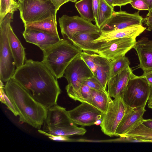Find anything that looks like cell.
I'll list each match as a JSON object with an SVG mask.
<instances>
[{
	"mask_svg": "<svg viewBox=\"0 0 152 152\" xmlns=\"http://www.w3.org/2000/svg\"><path fill=\"white\" fill-rule=\"evenodd\" d=\"M136 42V38H121L102 42L96 53L113 61L125 56Z\"/></svg>",
	"mask_w": 152,
	"mask_h": 152,
	"instance_id": "8fae6325",
	"label": "cell"
},
{
	"mask_svg": "<svg viewBox=\"0 0 152 152\" xmlns=\"http://www.w3.org/2000/svg\"><path fill=\"white\" fill-rule=\"evenodd\" d=\"M148 107L152 109V102L148 103Z\"/></svg>",
	"mask_w": 152,
	"mask_h": 152,
	"instance_id": "7bdbcfd3",
	"label": "cell"
},
{
	"mask_svg": "<svg viewBox=\"0 0 152 152\" xmlns=\"http://www.w3.org/2000/svg\"><path fill=\"white\" fill-rule=\"evenodd\" d=\"M130 64L128 58L125 56L111 61L108 80L129 66Z\"/></svg>",
	"mask_w": 152,
	"mask_h": 152,
	"instance_id": "4316f807",
	"label": "cell"
},
{
	"mask_svg": "<svg viewBox=\"0 0 152 152\" xmlns=\"http://www.w3.org/2000/svg\"><path fill=\"white\" fill-rule=\"evenodd\" d=\"M23 35L26 42L38 46L43 51L58 43L60 37L36 31L25 29Z\"/></svg>",
	"mask_w": 152,
	"mask_h": 152,
	"instance_id": "e0dca14e",
	"label": "cell"
},
{
	"mask_svg": "<svg viewBox=\"0 0 152 152\" xmlns=\"http://www.w3.org/2000/svg\"><path fill=\"white\" fill-rule=\"evenodd\" d=\"M4 88L18 113L19 121L40 129L48 109L35 100L12 77L6 82Z\"/></svg>",
	"mask_w": 152,
	"mask_h": 152,
	"instance_id": "7a4b0ae2",
	"label": "cell"
},
{
	"mask_svg": "<svg viewBox=\"0 0 152 152\" xmlns=\"http://www.w3.org/2000/svg\"><path fill=\"white\" fill-rule=\"evenodd\" d=\"M133 48L137 53L139 68L143 73L152 71V40L142 37L136 42Z\"/></svg>",
	"mask_w": 152,
	"mask_h": 152,
	"instance_id": "2e32d148",
	"label": "cell"
},
{
	"mask_svg": "<svg viewBox=\"0 0 152 152\" xmlns=\"http://www.w3.org/2000/svg\"><path fill=\"white\" fill-rule=\"evenodd\" d=\"M152 87L142 75L134 74L129 80L122 98L127 106L133 108L146 105Z\"/></svg>",
	"mask_w": 152,
	"mask_h": 152,
	"instance_id": "52a82bcc",
	"label": "cell"
},
{
	"mask_svg": "<svg viewBox=\"0 0 152 152\" xmlns=\"http://www.w3.org/2000/svg\"><path fill=\"white\" fill-rule=\"evenodd\" d=\"M58 22L63 38L68 39L77 32H101L100 29L91 21L77 15H63L59 18Z\"/></svg>",
	"mask_w": 152,
	"mask_h": 152,
	"instance_id": "30bf717a",
	"label": "cell"
},
{
	"mask_svg": "<svg viewBox=\"0 0 152 152\" xmlns=\"http://www.w3.org/2000/svg\"><path fill=\"white\" fill-rule=\"evenodd\" d=\"M75 6L81 17L91 21H95L92 0H80L75 3Z\"/></svg>",
	"mask_w": 152,
	"mask_h": 152,
	"instance_id": "484cf974",
	"label": "cell"
},
{
	"mask_svg": "<svg viewBox=\"0 0 152 152\" xmlns=\"http://www.w3.org/2000/svg\"><path fill=\"white\" fill-rule=\"evenodd\" d=\"M143 22L148 26L147 30H152V11L148 12L146 17L143 18Z\"/></svg>",
	"mask_w": 152,
	"mask_h": 152,
	"instance_id": "836d02e7",
	"label": "cell"
},
{
	"mask_svg": "<svg viewBox=\"0 0 152 152\" xmlns=\"http://www.w3.org/2000/svg\"><path fill=\"white\" fill-rule=\"evenodd\" d=\"M142 76L145 78L149 85L152 87V71L143 73Z\"/></svg>",
	"mask_w": 152,
	"mask_h": 152,
	"instance_id": "74e56055",
	"label": "cell"
},
{
	"mask_svg": "<svg viewBox=\"0 0 152 152\" xmlns=\"http://www.w3.org/2000/svg\"><path fill=\"white\" fill-rule=\"evenodd\" d=\"M96 66L94 76L106 89L110 73V61L96 53H94Z\"/></svg>",
	"mask_w": 152,
	"mask_h": 152,
	"instance_id": "7402d4cb",
	"label": "cell"
},
{
	"mask_svg": "<svg viewBox=\"0 0 152 152\" xmlns=\"http://www.w3.org/2000/svg\"><path fill=\"white\" fill-rule=\"evenodd\" d=\"M8 36L14 62L17 69L23 65L25 63V48L14 33L11 25L8 29Z\"/></svg>",
	"mask_w": 152,
	"mask_h": 152,
	"instance_id": "44dd1931",
	"label": "cell"
},
{
	"mask_svg": "<svg viewBox=\"0 0 152 152\" xmlns=\"http://www.w3.org/2000/svg\"><path fill=\"white\" fill-rule=\"evenodd\" d=\"M148 102V103L152 102V87L150 96Z\"/></svg>",
	"mask_w": 152,
	"mask_h": 152,
	"instance_id": "b9f144b4",
	"label": "cell"
},
{
	"mask_svg": "<svg viewBox=\"0 0 152 152\" xmlns=\"http://www.w3.org/2000/svg\"><path fill=\"white\" fill-rule=\"evenodd\" d=\"M131 0H113V6H118L121 7L130 4Z\"/></svg>",
	"mask_w": 152,
	"mask_h": 152,
	"instance_id": "8d00e7d4",
	"label": "cell"
},
{
	"mask_svg": "<svg viewBox=\"0 0 152 152\" xmlns=\"http://www.w3.org/2000/svg\"><path fill=\"white\" fill-rule=\"evenodd\" d=\"M68 112L72 122L82 126L100 124L103 115L96 108L86 102H82Z\"/></svg>",
	"mask_w": 152,
	"mask_h": 152,
	"instance_id": "7c38bea8",
	"label": "cell"
},
{
	"mask_svg": "<svg viewBox=\"0 0 152 152\" xmlns=\"http://www.w3.org/2000/svg\"><path fill=\"white\" fill-rule=\"evenodd\" d=\"M42 52V61L58 79L64 76L66 67L82 51L70 40L63 38Z\"/></svg>",
	"mask_w": 152,
	"mask_h": 152,
	"instance_id": "277c9868",
	"label": "cell"
},
{
	"mask_svg": "<svg viewBox=\"0 0 152 152\" xmlns=\"http://www.w3.org/2000/svg\"><path fill=\"white\" fill-rule=\"evenodd\" d=\"M143 18L139 10L133 13L121 10L114 11L112 17L101 29L108 31L124 28L129 26L142 25Z\"/></svg>",
	"mask_w": 152,
	"mask_h": 152,
	"instance_id": "4fadbf2b",
	"label": "cell"
},
{
	"mask_svg": "<svg viewBox=\"0 0 152 152\" xmlns=\"http://www.w3.org/2000/svg\"><path fill=\"white\" fill-rule=\"evenodd\" d=\"M55 7L57 12L59 10L61 7L64 4L69 1V0H50Z\"/></svg>",
	"mask_w": 152,
	"mask_h": 152,
	"instance_id": "d590c367",
	"label": "cell"
},
{
	"mask_svg": "<svg viewBox=\"0 0 152 152\" xmlns=\"http://www.w3.org/2000/svg\"><path fill=\"white\" fill-rule=\"evenodd\" d=\"M114 7L109 5L104 0H100V7L95 25L100 29L110 19L114 12Z\"/></svg>",
	"mask_w": 152,
	"mask_h": 152,
	"instance_id": "d4e9b609",
	"label": "cell"
},
{
	"mask_svg": "<svg viewBox=\"0 0 152 152\" xmlns=\"http://www.w3.org/2000/svg\"><path fill=\"white\" fill-rule=\"evenodd\" d=\"M13 14L8 13L0 23V80L3 82L12 77L16 70L8 36Z\"/></svg>",
	"mask_w": 152,
	"mask_h": 152,
	"instance_id": "8992f818",
	"label": "cell"
},
{
	"mask_svg": "<svg viewBox=\"0 0 152 152\" xmlns=\"http://www.w3.org/2000/svg\"><path fill=\"white\" fill-rule=\"evenodd\" d=\"M80 55L94 74L96 69L94 53L82 51Z\"/></svg>",
	"mask_w": 152,
	"mask_h": 152,
	"instance_id": "f1b7e54d",
	"label": "cell"
},
{
	"mask_svg": "<svg viewBox=\"0 0 152 152\" xmlns=\"http://www.w3.org/2000/svg\"><path fill=\"white\" fill-rule=\"evenodd\" d=\"M91 90L89 86L83 84L81 87V92L85 102L93 106Z\"/></svg>",
	"mask_w": 152,
	"mask_h": 152,
	"instance_id": "4dcf8cb0",
	"label": "cell"
},
{
	"mask_svg": "<svg viewBox=\"0 0 152 152\" xmlns=\"http://www.w3.org/2000/svg\"><path fill=\"white\" fill-rule=\"evenodd\" d=\"M25 29L36 30L59 37L57 28L56 14L39 21L24 23Z\"/></svg>",
	"mask_w": 152,
	"mask_h": 152,
	"instance_id": "ffe728a7",
	"label": "cell"
},
{
	"mask_svg": "<svg viewBox=\"0 0 152 152\" xmlns=\"http://www.w3.org/2000/svg\"><path fill=\"white\" fill-rule=\"evenodd\" d=\"M146 28L142 25H135L124 28L108 31H101L99 37L94 41V43L107 41L121 38H136Z\"/></svg>",
	"mask_w": 152,
	"mask_h": 152,
	"instance_id": "9a60e30c",
	"label": "cell"
},
{
	"mask_svg": "<svg viewBox=\"0 0 152 152\" xmlns=\"http://www.w3.org/2000/svg\"><path fill=\"white\" fill-rule=\"evenodd\" d=\"M19 4L20 17L23 23L39 21L57 14L50 0H23Z\"/></svg>",
	"mask_w": 152,
	"mask_h": 152,
	"instance_id": "ba28073f",
	"label": "cell"
},
{
	"mask_svg": "<svg viewBox=\"0 0 152 152\" xmlns=\"http://www.w3.org/2000/svg\"><path fill=\"white\" fill-rule=\"evenodd\" d=\"M83 84L87 85L92 89L107 92V91L104 88L100 83L94 76L85 80Z\"/></svg>",
	"mask_w": 152,
	"mask_h": 152,
	"instance_id": "f546056e",
	"label": "cell"
},
{
	"mask_svg": "<svg viewBox=\"0 0 152 152\" xmlns=\"http://www.w3.org/2000/svg\"><path fill=\"white\" fill-rule=\"evenodd\" d=\"M42 125V129H38V132L48 137L83 135L86 132L85 129L74 124L68 111L57 104L48 109L47 117Z\"/></svg>",
	"mask_w": 152,
	"mask_h": 152,
	"instance_id": "3957f363",
	"label": "cell"
},
{
	"mask_svg": "<svg viewBox=\"0 0 152 152\" xmlns=\"http://www.w3.org/2000/svg\"><path fill=\"white\" fill-rule=\"evenodd\" d=\"M77 0H69V1H71L72 2L75 3L77 2Z\"/></svg>",
	"mask_w": 152,
	"mask_h": 152,
	"instance_id": "ee69618b",
	"label": "cell"
},
{
	"mask_svg": "<svg viewBox=\"0 0 152 152\" xmlns=\"http://www.w3.org/2000/svg\"><path fill=\"white\" fill-rule=\"evenodd\" d=\"M23 0H18V1L19 2H22Z\"/></svg>",
	"mask_w": 152,
	"mask_h": 152,
	"instance_id": "f6af8a7d",
	"label": "cell"
},
{
	"mask_svg": "<svg viewBox=\"0 0 152 152\" xmlns=\"http://www.w3.org/2000/svg\"><path fill=\"white\" fill-rule=\"evenodd\" d=\"M142 123L146 127L152 129V119H143Z\"/></svg>",
	"mask_w": 152,
	"mask_h": 152,
	"instance_id": "f35d334b",
	"label": "cell"
},
{
	"mask_svg": "<svg viewBox=\"0 0 152 152\" xmlns=\"http://www.w3.org/2000/svg\"><path fill=\"white\" fill-rule=\"evenodd\" d=\"M133 109L124 103L121 96L112 99L100 124L102 131L110 137L116 136V130L123 117Z\"/></svg>",
	"mask_w": 152,
	"mask_h": 152,
	"instance_id": "9c48e42d",
	"label": "cell"
},
{
	"mask_svg": "<svg viewBox=\"0 0 152 152\" xmlns=\"http://www.w3.org/2000/svg\"><path fill=\"white\" fill-rule=\"evenodd\" d=\"M4 86L0 87V90L3 93L4 102V104H5L15 116L18 115V113L14 105L8 98L5 93L4 87Z\"/></svg>",
	"mask_w": 152,
	"mask_h": 152,
	"instance_id": "1f68e13d",
	"label": "cell"
},
{
	"mask_svg": "<svg viewBox=\"0 0 152 152\" xmlns=\"http://www.w3.org/2000/svg\"><path fill=\"white\" fill-rule=\"evenodd\" d=\"M151 11H152V10H151L150 12H151Z\"/></svg>",
	"mask_w": 152,
	"mask_h": 152,
	"instance_id": "bcb514c9",
	"label": "cell"
},
{
	"mask_svg": "<svg viewBox=\"0 0 152 152\" xmlns=\"http://www.w3.org/2000/svg\"><path fill=\"white\" fill-rule=\"evenodd\" d=\"M101 32H82L74 34L68 39L83 51L96 53L102 42L94 43L100 36Z\"/></svg>",
	"mask_w": 152,
	"mask_h": 152,
	"instance_id": "ac0fdd59",
	"label": "cell"
},
{
	"mask_svg": "<svg viewBox=\"0 0 152 152\" xmlns=\"http://www.w3.org/2000/svg\"><path fill=\"white\" fill-rule=\"evenodd\" d=\"M92 105L103 114L106 112L109 104L112 99L108 92L91 90Z\"/></svg>",
	"mask_w": 152,
	"mask_h": 152,
	"instance_id": "cb8c5ba5",
	"label": "cell"
},
{
	"mask_svg": "<svg viewBox=\"0 0 152 152\" xmlns=\"http://www.w3.org/2000/svg\"><path fill=\"white\" fill-rule=\"evenodd\" d=\"M12 77L47 109L57 104L61 93L57 79L42 61L26 59Z\"/></svg>",
	"mask_w": 152,
	"mask_h": 152,
	"instance_id": "6da1fadb",
	"label": "cell"
},
{
	"mask_svg": "<svg viewBox=\"0 0 152 152\" xmlns=\"http://www.w3.org/2000/svg\"><path fill=\"white\" fill-rule=\"evenodd\" d=\"M93 9L95 20L98 16L100 7V0H92Z\"/></svg>",
	"mask_w": 152,
	"mask_h": 152,
	"instance_id": "e575fe53",
	"label": "cell"
},
{
	"mask_svg": "<svg viewBox=\"0 0 152 152\" xmlns=\"http://www.w3.org/2000/svg\"><path fill=\"white\" fill-rule=\"evenodd\" d=\"M80 55L67 66L64 76L68 83L65 88L68 96L74 100L82 103L85 102L81 92L82 85L84 81L94 76V74Z\"/></svg>",
	"mask_w": 152,
	"mask_h": 152,
	"instance_id": "5b68a950",
	"label": "cell"
},
{
	"mask_svg": "<svg viewBox=\"0 0 152 152\" xmlns=\"http://www.w3.org/2000/svg\"><path fill=\"white\" fill-rule=\"evenodd\" d=\"M148 5L149 10L148 12H150L152 10V0H144Z\"/></svg>",
	"mask_w": 152,
	"mask_h": 152,
	"instance_id": "ab89813d",
	"label": "cell"
},
{
	"mask_svg": "<svg viewBox=\"0 0 152 152\" xmlns=\"http://www.w3.org/2000/svg\"><path fill=\"white\" fill-rule=\"evenodd\" d=\"M121 137H131L143 140L145 142H152V129L140 122Z\"/></svg>",
	"mask_w": 152,
	"mask_h": 152,
	"instance_id": "603a6c76",
	"label": "cell"
},
{
	"mask_svg": "<svg viewBox=\"0 0 152 152\" xmlns=\"http://www.w3.org/2000/svg\"><path fill=\"white\" fill-rule=\"evenodd\" d=\"M19 7V2L16 0H0V23L8 13H14Z\"/></svg>",
	"mask_w": 152,
	"mask_h": 152,
	"instance_id": "83f0119b",
	"label": "cell"
},
{
	"mask_svg": "<svg viewBox=\"0 0 152 152\" xmlns=\"http://www.w3.org/2000/svg\"><path fill=\"white\" fill-rule=\"evenodd\" d=\"M134 75L129 66L109 79L107 92L114 98L122 96L130 78Z\"/></svg>",
	"mask_w": 152,
	"mask_h": 152,
	"instance_id": "5bb4252c",
	"label": "cell"
},
{
	"mask_svg": "<svg viewBox=\"0 0 152 152\" xmlns=\"http://www.w3.org/2000/svg\"><path fill=\"white\" fill-rule=\"evenodd\" d=\"M104 0L109 5H110V6L113 7V0Z\"/></svg>",
	"mask_w": 152,
	"mask_h": 152,
	"instance_id": "60d3db41",
	"label": "cell"
},
{
	"mask_svg": "<svg viewBox=\"0 0 152 152\" xmlns=\"http://www.w3.org/2000/svg\"><path fill=\"white\" fill-rule=\"evenodd\" d=\"M146 105L133 109L124 116L115 132L116 136L121 137L130 130L136 124L141 122L146 111Z\"/></svg>",
	"mask_w": 152,
	"mask_h": 152,
	"instance_id": "d6986e66",
	"label": "cell"
},
{
	"mask_svg": "<svg viewBox=\"0 0 152 152\" xmlns=\"http://www.w3.org/2000/svg\"><path fill=\"white\" fill-rule=\"evenodd\" d=\"M130 4L133 8L139 10H149V7L144 0H131Z\"/></svg>",
	"mask_w": 152,
	"mask_h": 152,
	"instance_id": "d6a6232c",
	"label": "cell"
}]
</instances>
